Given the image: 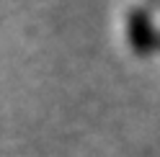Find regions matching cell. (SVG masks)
Listing matches in <instances>:
<instances>
[{"label": "cell", "instance_id": "cell-1", "mask_svg": "<svg viewBox=\"0 0 160 157\" xmlns=\"http://www.w3.org/2000/svg\"><path fill=\"white\" fill-rule=\"evenodd\" d=\"M129 36H132V44L137 52H147L150 49V41H152V36H150V23L142 11H134L129 16Z\"/></svg>", "mask_w": 160, "mask_h": 157}]
</instances>
